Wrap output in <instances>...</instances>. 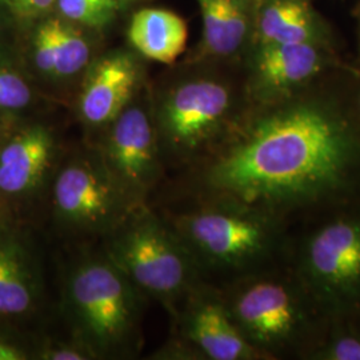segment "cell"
<instances>
[{"label":"cell","mask_w":360,"mask_h":360,"mask_svg":"<svg viewBox=\"0 0 360 360\" xmlns=\"http://www.w3.org/2000/svg\"><path fill=\"white\" fill-rule=\"evenodd\" d=\"M360 141L324 104L300 102L260 116L200 159L203 200L275 215L338 195L359 168Z\"/></svg>","instance_id":"1"},{"label":"cell","mask_w":360,"mask_h":360,"mask_svg":"<svg viewBox=\"0 0 360 360\" xmlns=\"http://www.w3.org/2000/svg\"><path fill=\"white\" fill-rule=\"evenodd\" d=\"M143 300L103 250L79 257L65 275L63 303L71 335L94 359H127L139 352Z\"/></svg>","instance_id":"2"},{"label":"cell","mask_w":360,"mask_h":360,"mask_svg":"<svg viewBox=\"0 0 360 360\" xmlns=\"http://www.w3.org/2000/svg\"><path fill=\"white\" fill-rule=\"evenodd\" d=\"M103 251L143 297L174 311L200 284L191 252L166 217L138 207L104 238Z\"/></svg>","instance_id":"3"},{"label":"cell","mask_w":360,"mask_h":360,"mask_svg":"<svg viewBox=\"0 0 360 360\" xmlns=\"http://www.w3.org/2000/svg\"><path fill=\"white\" fill-rule=\"evenodd\" d=\"M166 217V215H165ZM200 271L257 274L281 243L275 215L223 200H203L186 212L166 217Z\"/></svg>","instance_id":"4"},{"label":"cell","mask_w":360,"mask_h":360,"mask_svg":"<svg viewBox=\"0 0 360 360\" xmlns=\"http://www.w3.org/2000/svg\"><path fill=\"white\" fill-rule=\"evenodd\" d=\"M221 296L232 322L264 358L306 347L323 315L299 279L251 274Z\"/></svg>","instance_id":"5"},{"label":"cell","mask_w":360,"mask_h":360,"mask_svg":"<svg viewBox=\"0 0 360 360\" xmlns=\"http://www.w3.org/2000/svg\"><path fill=\"white\" fill-rule=\"evenodd\" d=\"M52 218L70 238H105L136 210L89 146L62 156L50 184Z\"/></svg>","instance_id":"6"},{"label":"cell","mask_w":360,"mask_h":360,"mask_svg":"<svg viewBox=\"0 0 360 360\" xmlns=\"http://www.w3.org/2000/svg\"><path fill=\"white\" fill-rule=\"evenodd\" d=\"M230 89L215 79H191L168 91L155 111L165 165H196L224 135Z\"/></svg>","instance_id":"7"},{"label":"cell","mask_w":360,"mask_h":360,"mask_svg":"<svg viewBox=\"0 0 360 360\" xmlns=\"http://www.w3.org/2000/svg\"><path fill=\"white\" fill-rule=\"evenodd\" d=\"M297 279L327 318L360 314V214L335 219L309 236Z\"/></svg>","instance_id":"8"},{"label":"cell","mask_w":360,"mask_h":360,"mask_svg":"<svg viewBox=\"0 0 360 360\" xmlns=\"http://www.w3.org/2000/svg\"><path fill=\"white\" fill-rule=\"evenodd\" d=\"M91 146L99 151L129 202L136 208L146 206L166 168L155 117L148 108L132 99Z\"/></svg>","instance_id":"9"},{"label":"cell","mask_w":360,"mask_h":360,"mask_svg":"<svg viewBox=\"0 0 360 360\" xmlns=\"http://www.w3.org/2000/svg\"><path fill=\"white\" fill-rule=\"evenodd\" d=\"M181 303L180 336L196 355L211 360L264 358L232 322L220 292L198 284Z\"/></svg>","instance_id":"10"},{"label":"cell","mask_w":360,"mask_h":360,"mask_svg":"<svg viewBox=\"0 0 360 360\" xmlns=\"http://www.w3.org/2000/svg\"><path fill=\"white\" fill-rule=\"evenodd\" d=\"M65 153L43 124L16 129L0 142V195L27 199L51 184Z\"/></svg>","instance_id":"11"},{"label":"cell","mask_w":360,"mask_h":360,"mask_svg":"<svg viewBox=\"0 0 360 360\" xmlns=\"http://www.w3.org/2000/svg\"><path fill=\"white\" fill-rule=\"evenodd\" d=\"M139 82V65L129 53H111L92 60L77 98L82 123L91 132H98L99 138L134 99Z\"/></svg>","instance_id":"12"},{"label":"cell","mask_w":360,"mask_h":360,"mask_svg":"<svg viewBox=\"0 0 360 360\" xmlns=\"http://www.w3.org/2000/svg\"><path fill=\"white\" fill-rule=\"evenodd\" d=\"M41 295L40 271L31 251L19 236L0 229V318L32 315Z\"/></svg>","instance_id":"13"},{"label":"cell","mask_w":360,"mask_h":360,"mask_svg":"<svg viewBox=\"0 0 360 360\" xmlns=\"http://www.w3.org/2000/svg\"><path fill=\"white\" fill-rule=\"evenodd\" d=\"M322 65V56L312 43L262 44L255 59L257 89L267 95L285 94L309 82Z\"/></svg>","instance_id":"14"},{"label":"cell","mask_w":360,"mask_h":360,"mask_svg":"<svg viewBox=\"0 0 360 360\" xmlns=\"http://www.w3.org/2000/svg\"><path fill=\"white\" fill-rule=\"evenodd\" d=\"M129 38L143 56L172 65L186 50L188 28L178 13L163 8H144L132 16Z\"/></svg>","instance_id":"15"},{"label":"cell","mask_w":360,"mask_h":360,"mask_svg":"<svg viewBox=\"0 0 360 360\" xmlns=\"http://www.w3.org/2000/svg\"><path fill=\"white\" fill-rule=\"evenodd\" d=\"M205 27L207 50L227 56L236 51L247 31L245 11L238 0H198Z\"/></svg>","instance_id":"16"},{"label":"cell","mask_w":360,"mask_h":360,"mask_svg":"<svg viewBox=\"0 0 360 360\" xmlns=\"http://www.w3.org/2000/svg\"><path fill=\"white\" fill-rule=\"evenodd\" d=\"M259 31L267 43H312L315 27L309 6L302 0H274L263 10Z\"/></svg>","instance_id":"17"},{"label":"cell","mask_w":360,"mask_h":360,"mask_svg":"<svg viewBox=\"0 0 360 360\" xmlns=\"http://www.w3.org/2000/svg\"><path fill=\"white\" fill-rule=\"evenodd\" d=\"M52 38L55 53V82L71 80L86 74L90 67L91 50L86 38L77 28L52 19Z\"/></svg>","instance_id":"18"},{"label":"cell","mask_w":360,"mask_h":360,"mask_svg":"<svg viewBox=\"0 0 360 360\" xmlns=\"http://www.w3.org/2000/svg\"><path fill=\"white\" fill-rule=\"evenodd\" d=\"M34 101L30 83L20 72L0 65V115L23 111Z\"/></svg>","instance_id":"19"},{"label":"cell","mask_w":360,"mask_h":360,"mask_svg":"<svg viewBox=\"0 0 360 360\" xmlns=\"http://www.w3.org/2000/svg\"><path fill=\"white\" fill-rule=\"evenodd\" d=\"M311 355L321 360H360V334L351 330H336Z\"/></svg>","instance_id":"20"},{"label":"cell","mask_w":360,"mask_h":360,"mask_svg":"<svg viewBox=\"0 0 360 360\" xmlns=\"http://www.w3.org/2000/svg\"><path fill=\"white\" fill-rule=\"evenodd\" d=\"M59 10L67 19L90 27L107 25L115 10L95 4L90 0H58Z\"/></svg>","instance_id":"21"},{"label":"cell","mask_w":360,"mask_h":360,"mask_svg":"<svg viewBox=\"0 0 360 360\" xmlns=\"http://www.w3.org/2000/svg\"><path fill=\"white\" fill-rule=\"evenodd\" d=\"M32 358L40 360L94 359L87 347L72 335L70 339H50L43 342L34 351Z\"/></svg>","instance_id":"22"},{"label":"cell","mask_w":360,"mask_h":360,"mask_svg":"<svg viewBox=\"0 0 360 360\" xmlns=\"http://www.w3.org/2000/svg\"><path fill=\"white\" fill-rule=\"evenodd\" d=\"M32 58L39 74H41L46 79L52 80L55 68V53L51 20L39 27L32 44Z\"/></svg>","instance_id":"23"},{"label":"cell","mask_w":360,"mask_h":360,"mask_svg":"<svg viewBox=\"0 0 360 360\" xmlns=\"http://www.w3.org/2000/svg\"><path fill=\"white\" fill-rule=\"evenodd\" d=\"M15 13L25 16H37L47 11L55 0H3Z\"/></svg>","instance_id":"24"},{"label":"cell","mask_w":360,"mask_h":360,"mask_svg":"<svg viewBox=\"0 0 360 360\" xmlns=\"http://www.w3.org/2000/svg\"><path fill=\"white\" fill-rule=\"evenodd\" d=\"M32 354L13 340L0 338V360H25L32 358Z\"/></svg>","instance_id":"25"},{"label":"cell","mask_w":360,"mask_h":360,"mask_svg":"<svg viewBox=\"0 0 360 360\" xmlns=\"http://www.w3.org/2000/svg\"><path fill=\"white\" fill-rule=\"evenodd\" d=\"M95 4H99V6H103L107 8H111V10H115L119 7V0H90Z\"/></svg>","instance_id":"26"},{"label":"cell","mask_w":360,"mask_h":360,"mask_svg":"<svg viewBox=\"0 0 360 360\" xmlns=\"http://www.w3.org/2000/svg\"><path fill=\"white\" fill-rule=\"evenodd\" d=\"M4 136H6V135H3V134H1V127H0V142L4 139Z\"/></svg>","instance_id":"27"},{"label":"cell","mask_w":360,"mask_h":360,"mask_svg":"<svg viewBox=\"0 0 360 360\" xmlns=\"http://www.w3.org/2000/svg\"><path fill=\"white\" fill-rule=\"evenodd\" d=\"M119 1H120V0H119Z\"/></svg>","instance_id":"28"}]
</instances>
